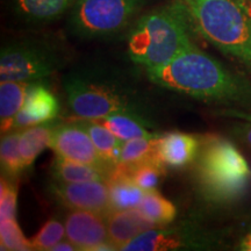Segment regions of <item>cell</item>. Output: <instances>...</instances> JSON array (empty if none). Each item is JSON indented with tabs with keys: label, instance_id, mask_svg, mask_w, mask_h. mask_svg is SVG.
<instances>
[{
	"label": "cell",
	"instance_id": "obj_1",
	"mask_svg": "<svg viewBox=\"0 0 251 251\" xmlns=\"http://www.w3.org/2000/svg\"><path fill=\"white\" fill-rule=\"evenodd\" d=\"M147 74L152 83L164 89L251 112V81L229 70L196 45L168 64L147 69Z\"/></svg>",
	"mask_w": 251,
	"mask_h": 251
},
{
	"label": "cell",
	"instance_id": "obj_2",
	"mask_svg": "<svg viewBox=\"0 0 251 251\" xmlns=\"http://www.w3.org/2000/svg\"><path fill=\"white\" fill-rule=\"evenodd\" d=\"M193 26L181 0L141 17L128 35L130 59L147 69L168 64L194 46Z\"/></svg>",
	"mask_w": 251,
	"mask_h": 251
},
{
	"label": "cell",
	"instance_id": "obj_3",
	"mask_svg": "<svg viewBox=\"0 0 251 251\" xmlns=\"http://www.w3.org/2000/svg\"><path fill=\"white\" fill-rule=\"evenodd\" d=\"M203 39L251 74V13L237 0H181Z\"/></svg>",
	"mask_w": 251,
	"mask_h": 251
},
{
	"label": "cell",
	"instance_id": "obj_4",
	"mask_svg": "<svg viewBox=\"0 0 251 251\" xmlns=\"http://www.w3.org/2000/svg\"><path fill=\"white\" fill-rule=\"evenodd\" d=\"M197 175L209 199L228 201L247 190L251 171L247 159L233 143L213 137L199 151Z\"/></svg>",
	"mask_w": 251,
	"mask_h": 251
},
{
	"label": "cell",
	"instance_id": "obj_5",
	"mask_svg": "<svg viewBox=\"0 0 251 251\" xmlns=\"http://www.w3.org/2000/svg\"><path fill=\"white\" fill-rule=\"evenodd\" d=\"M147 0H78L69 11L72 34L92 39L109 36L129 25Z\"/></svg>",
	"mask_w": 251,
	"mask_h": 251
},
{
	"label": "cell",
	"instance_id": "obj_6",
	"mask_svg": "<svg viewBox=\"0 0 251 251\" xmlns=\"http://www.w3.org/2000/svg\"><path fill=\"white\" fill-rule=\"evenodd\" d=\"M63 62L61 51L45 41H13L1 48L0 79L39 80L55 74Z\"/></svg>",
	"mask_w": 251,
	"mask_h": 251
},
{
	"label": "cell",
	"instance_id": "obj_7",
	"mask_svg": "<svg viewBox=\"0 0 251 251\" xmlns=\"http://www.w3.org/2000/svg\"><path fill=\"white\" fill-rule=\"evenodd\" d=\"M64 87L71 111L81 119L100 120L115 113H135L122 94L80 75L69 76L64 81Z\"/></svg>",
	"mask_w": 251,
	"mask_h": 251
},
{
	"label": "cell",
	"instance_id": "obj_8",
	"mask_svg": "<svg viewBox=\"0 0 251 251\" xmlns=\"http://www.w3.org/2000/svg\"><path fill=\"white\" fill-rule=\"evenodd\" d=\"M49 148L54 150L56 156L70 161L99 166L109 170L112 175L114 174V169H112L103 161L94 147L89 133L80 122L56 126Z\"/></svg>",
	"mask_w": 251,
	"mask_h": 251
},
{
	"label": "cell",
	"instance_id": "obj_9",
	"mask_svg": "<svg viewBox=\"0 0 251 251\" xmlns=\"http://www.w3.org/2000/svg\"><path fill=\"white\" fill-rule=\"evenodd\" d=\"M64 225L65 237L78 250H115L109 242L105 215L92 211L71 209Z\"/></svg>",
	"mask_w": 251,
	"mask_h": 251
},
{
	"label": "cell",
	"instance_id": "obj_10",
	"mask_svg": "<svg viewBox=\"0 0 251 251\" xmlns=\"http://www.w3.org/2000/svg\"><path fill=\"white\" fill-rule=\"evenodd\" d=\"M51 193L69 209H83L107 215L112 211L107 181H80L51 185Z\"/></svg>",
	"mask_w": 251,
	"mask_h": 251
},
{
	"label": "cell",
	"instance_id": "obj_11",
	"mask_svg": "<svg viewBox=\"0 0 251 251\" xmlns=\"http://www.w3.org/2000/svg\"><path fill=\"white\" fill-rule=\"evenodd\" d=\"M58 112L59 102L55 94L43 84L30 83L24 107L14 119L13 129H24L51 121Z\"/></svg>",
	"mask_w": 251,
	"mask_h": 251
},
{
	"label": "cell",
	"instance_id": "obj_12",
	"mask_svg": "<svg viewBox=\"0 0 251 251\" xmlns=\"http://www.w3.org/2000/svg\"><path fill=\"white\" fill-rule=\"evenodd\" d=\"M109 242L115 250H124L134 238L146 230L155 228L136 208L114 209L105 216Z\"/></svg>",
	"mask_w": 251,
	"mask_h": 251
},
{
	"label": "cell",
	"instance_id": "obj_13",
	"mask_svg": "<svg viewBox=\"0 0 251 251\" xmlns=\"http://www.w3.org/2000/svg\"><path fill=\"white\" fill-rule=\"evenodd\" d=\"M200 141L184 133H170L157 139V157L164 166L183 168L199 155Z\"/></svg>",
	"mask_w": 251,
	"mask_h": 251
},
{
	"label": "cell",
	"instance_id": "obj_14",
	"mask_svg": "<svg viewBox=\"0 0 251 251\" xmlns=\"http://www.w3.org/2000/svg\"><path fill=\"white\" fill-rule=\"evenodd\" d=\"M78 0H12L15 14L31 24L51 23L74 7Z\"/></svg>",
	"mask_w": 251,
	"mask_h": 251
},
{
	"label": "cell",
	"instance_id": "obj_15",
	"mask_svg": "<svg viewBox=\"0 0 251 251\" xmlns=\"http://www.w3.org/2000/svg\"><path fill=\"white\" fill-rule=\"evenodd\" d=\"M51 175L55 181L61 183H80V181H108L112 172L99 166L70 161L56 156L51 165Z\"/></svg>",
	"mask_w": 251,
	"mask_h": 251
},
{
	"label": "cell",
	"instance_id": "obj_16",
	"mask_svg": "<svg viewBox=\"0 0 251 251\" xmlns=\"http://www.w3.org/2000/svg\"><path fill=\"white\" fill-rule=\"evenodd\" d=\"M29 81L4 80L0 84V121L1 134L13 130V122L26 100Z\"/></svg>",
	"mask_w": 251,
	"mask_h": 251
},
{
	"label": "cell",
	"instance_id": "obj_17",
	"mask_svg": "<svg viewBox=\"0 0 251 251\" xmlns=\"http://www.w3.org/2000/svg\"><path fill=\"white\" fill-rule=\"evenodd\" d=\"M55 128L56 125L48 121L20 129L19 151L26 168L33 165L37 156L47 147H50V141H51Z\"/></svg>",
	"mask_w": 251,
	"mask_h": 251
},
{
	"label": "cell",
	"instance_id": "obj_18",
	"mask_svg": "<svg viewBox=\"0 0 251 251\" xmlns=\"http://www.w3.org/2000/svg\"><path fill=\"white\" fill-rule=\"evenodd\" d=\"M79 122L89 133L94 147L98 150L103 161L115 171L119 161H120L124 141L119 139L117 135L113 134L105 125H102L98 120L84 119L83 121Z\"/></svg>",
	"mask_w": 251,
	"mask_h": 251
},
{
	"label": "cell",
	"instance_id": "obj_19",
	"mask_svg": "<svg viewBox=\"0 0 251 251\" xmlns=\"http://www.w3.org/2000/svg\"><path fill=\"white\" fill-rule=\"evenodd\" d=\"M184 244L183 235L171 229L155 227L146 230L124 248L127 251H157L177 249Z\"/></svg>",
	"mask_w": 251,
	"mask_h": 251
},
{
	"label": "cell",
	"instance_id": "obj_20",
	"mask_svg": "<svg viewBox=\"0 0 251 251\" xmlns=\"http://www.w3.org/2000/svg\"><path fill=\"white\" fill-rule=\"evenodd\" d=\"M107 183L112 211L137 208L146 193V191L137 186L128 176L118 171H114Z\"/></svg>",
	"mask_w": 251,
	"mask_h": 251
},
{
	"label": "cell",
	"instance_id": "obj_21",
	"mask_svg": "<svg viewBox=\"0 0 251 251\" xmlns=\"http://www.w3.org/2000/svg\"><path fill=\"white\" fill-rule=\"evenodd\" d=\"M105 125L113 134L117 135L119 139L125 141L137 139V137H153L157 135L152 134L148 129L150 126L141 120L134 112H122L108 115L98 120Z\"/></svg>",
	"mask_w": 251,
	"mask_h": 251
},
{
	"label": "cell",
	"instance_id": "obj_22",
	"mask_svg": "<svg viewBox=\"0 0 251 251\" xmlns=\"http://www.w3.org/2000/svg\"><path fill=\"white\" fill-rule=\"evenodd\" d=\"M136 209L155 227L171 224L177 214L174 203L165 199L157 190L147 191Z\"/></svg>",
	"mask_w": 251,
	"mask_h": 251
},
{
	"label": "cell",
	"instance_id": "obj_23",
	"mask_svg": "<svg viewBox=\"0 0 251 251\" xmlns=\"http://www.w3.org/2000/svg\"><path fill=\"white\" fill-rule=\"evenodd\" d=\"M157 139L158 135L125 141L117 168L128 169L146 162L159 161L157 157Z\"/></svg>",
	"mask_w": 251,
	"mask_h": 251
},
{
	"label": "cell",
	"instance_id": "obj_24",
	"mask_svg": "<svg viewBox=\"0 0 251 251\" xmlns=\"http://www.w3.org/2000/svg\"><path fill=\"white\" fill-rule=\"evenodd\" d=\"M19 137L20 129H13L2 135L0 144V162L1 172L4 177L15 179L21 172H24L26 165L19 151Z\"/></svg>",
	"mask_w": 251,
	"mask_h": 251
},
{
	"label": "cell",
	"instance_id": "obj_25",
	"mask_svg": "<svg viewBox=\"0 0 251 251\" xmlns=\"http://www.w3.org/2000/svg\"><path fill=\"white\" fill-rule=\"evenodd\" d=\"M164 168L165 166L159 161H150L135 165L133 168H117L115 171L128 176L137 186L147 192V191L157 190L163 178Z\"/></svg>",
	"mask_w": 251,
	"mask_h": 251
},
{
	"label": "cell",
	"instance_id": "obj_26",
	"mask_svg": "<svg viewBox=\"0 0 251 251\" xmlns=\"http://www.w3.org/2000/svg\"><path fill=\"white\" fill-rule=\"evenodd\" d=\"M0 241H1V250H33L30 240H27L24 236L15 219L0 220Z\"/></svg>",
	"mask_w": 251,
	"mask_h": 251
},
{
	"label": "cell",
	"instance_id": "obj_27",
	"mask_svg": "<svg viewBox=\"0 0 251 251\" xmlns=\"http://www.w3.org/2000/svg\"><path fill=\"white\" fill-rule=\"evenodd\" d=\"M65 236V225L57 219H50L30 240L33 250H52Z\"/></svg>",
	"mask_w": 251,
	"mask_h": 251
},
{
	"label": "cell",
	"instance_id": "obj_28",
	"mask_svg": "<svg viewBox=\"0 0 251 251\" xmlns=\"http://www.w3.org/2000/svg\"><path fill=\"white\" fill-rule=\"evenodd\" d=\"M17 180L2 176L0 185V220L17 218Z\"/></svg>",
	"mask_w": 251,
	"mask_h": 251
},
{
	"label": "cell",
	"instance_id": "obj_29",
	"mask_svg": "<svg viewBox=\"0 0 251 251\" xmlns=\"http://www.w3.org/2000/svg\"><path fill=\"white\" fill-rule=\"evenodd\" d=\"M75 250H78L76 246H75L74 243H71L70 241L67 240L65 242H61L56 244V246L52 248V251H75Z\"/></svg>",
	"mask_w": 251,
	"mask_h": 251
},
{
	"label": "cell",
	"instance_id": "obj_30",
	"mask_svg": "<svg viewBox=\"0 0 251 251\" xmlns=\"http://www.w3.org/2000/svg\"><path fill=\"white\" fill-rule=\"evenodd\" d=\"M240 134L241 136H242V139L244 140V142H246L251 148V124H247L242 126V127H241Z\"/></svg>",
	"mask_w": 251,
	"mask_h": 251
},
{
	"label": "cell",
	"instance_id": "obj_31",
	"mask_svg": "<svg viewBox=\"0 0 251 251\" xmlns=\"http://www.w3.org/2000/svg\"><path fill=\"white\" fill-rule=\"evenodd\" d=\"M241 248H242L243 250L251 251V233L248 234L247 236L243 238L242 243H241Z\"/></svg>",
	"mask_w": 251,
	"mask_h": 251
}]
</instances>
